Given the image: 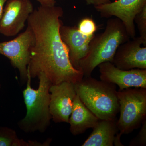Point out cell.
<instances>
[{
  "label": "cell",
  "mask_w": 146,
  "mask_h": 146,
  "mask_svg": "<svg viewBox=\"0 0 146 146\" xmlns=\"http://www.w3.org/2000/svg\"><path fill=\"white\" fill-rule=\"evenodd\" d=\"M63 8L41 5L33 10L28 19L33 32L34 44L30 50L27 74L31 78L44 74L53 84L63 82L75 84L84 77L81 71L74 68L69 59L68 48L60 37V19Z\"/></svg>",
  "instance_id": "6da1fadb"
},
{
  "label": "cell",
  "mask_w": 146,
  "mask_h": 146,
  "mask_svg": "<svg viewBox=\"0 0 146 146\" xmlns=\"http://www.w3.org/2000/svg\"><path fill=\"white\" fill-rule=\"evenodd\" d=\"M130 38L122 22L117 18H110L107 21L104 31L94 35L88 53L79 63L78 70L85 76H91L94 69L101 63H112L118 48Z\"/></svg>",
  "instance_id": "7a4b0ae2"
},
{
  "label": "cell",
  "mask_w": 146,
  "mask_h": 146,
  "mask_svg": "<svg viewBox=\"0 0 146 146\" xmlns=\"http://www.w3.org/2000/svg\"><path fill=\"white\" fill-rule=\"evenodd\" d=\"M37 77L39 80L38 89H33L31 77L27 74V87L23 91L27 113L18 123V125L26 133L45 132L52 119L49 108V89L52 84L43 73Z\"/></svg>",
  "instance_id": "3957f363"
},
{
  "label": "cell",
  "mask_w": 146,
  "mask_h": 146,
  "mask_svg": "<svg viewBox=\"0 0 146 146\" xmlns=\"http://www.w3.org/2000/svg\"><path fill=\"white\" fill-rule=\"evenodd\" d=\"M74 85L82 102L98 119H116L119 111V104L115 84L90 76L83 77Z\"/></svg>",
  "instance_id": "277c9868"
},
{
  "label": "cell",
  "mask_w": 146,
  "mask_h": 146,
  "mask_svg": "<svg viewBox=\"0 0 146 146\" xmlns=\"http://www.w3.org/2000/svg\"><path fill=\"white\" fill-rule=\"evenodd\" d=\"M120 117L117 121L119 131L115 136L114 145L123 146L121 136L127 134L141 126L146 119V89L128 88L117 91Z\"/></svg>",
  "instance_id": "5b68a950"
},
{
  "label": "cell",
  "mask_w": 146,
  "mask_h": 146,
  "mask_svg": "<svg viewBox=\"0 0 146 146\" xmlns=\"http://www.w3.org/2000/svg\"><path fill=\"white\" fill-rule=\"evenodd\" d=\"M33 32L28 25L26 30L15 39L0 42V54L10 60L14 68L18 69L21 80L25 83L27 80V67L30 57V50L34 44Z\"/></svg>",
  "instance_id": "8992f818"
},
{
  "label": "cell",
  "mask_w": 146,
  "mask_h": 146,
  "mask_svg": "<svg viewBox=\"0 0 146 146\" xmlns=\"http://www.w3.org/2000/svg\"><path fill=\"white\" fill-rule=\"evenodd\" d=\"M146 6V0H116L94 6L103 18L115 17L122 22L130 38L136 37L134 19Z\"/></svg>",
  "instance_id": "52a82bcc"
},
{
  "label": "cell",
  "mask_w": 146,
  "mask_h": 146,
  "mask_svg": "<svg viewBox=\"0 0 146 146\" xmlns=\"http://www.w3.org/2000/svg\"><path fill=\"white\" fill-rule=\"evenodd\" d=\"M0 19V33L7 36H15L23 29L33 11L30 0H7Z\"/></svg>",
  "instance_id": "ba28073f"
},
{
  "label": "cell",
  "mask_w": 146,
  "mask_h": 146,
  "mask_svg": "<svg viewBox=\"0 0 146 146\" xmlns=\"http://www.w3.org/2000/svg\"><path fill=\"white\" fill-rule=\"evenodd\" d=\"M50 93V112L55 123L69 122L73 101L76 95L74 84L63 82L52 84Z\"/></svg>",
  "instance_id": "9c48e42d"
},
{
  "label": "cell",
  "mask_w": 146,
  "mask_h": 146,
  "mask_svg": "<svg viewBox=\"0 0 146 146\" xmlns=\"http://www.w3.org/2000/svg\"><path fill=\"white\" fill-rule=\"evenodd\" d=\"M98 67L100 80L117 84L119 91L132 87L146 89V69L125 70L119 69L110 62H104Z\"/></svg>",
  "instance_id": "30bf717a"
},
{
  "label": "cell",
  "mask_w": 146,
  "mask_h": 146,
  "mask_svg": "<svg viewBox=\"0 0 146 146\" xmlns=\"http://www.w3.org/2000/svg\"><path fill=\"white\" fill-rule=\"evenodd\" d=\"M122 70L146 69V46L140 36L128 40L120 45L114 56L113 62Z\"/></svg>",
  "instance_id": "8fae6325"
},
{
  "label": "cell",
  "mask_w": 146,
  "mask_h": 146,
  "mask_svg": "<svg viewBox=\"0 0 146 146\" xmlns=\"http://www.w3.org/2000/svg\"><path fill=\"white\" fill-rule=\"evenodd\" d=\"M59 32L62 41L68 48L71 64L78 70L79 63L88 53L89 44L95 35H85L80 32L77 27L63 25Z\"/></svg>",
  "instance_id": "7c38bea8"
},
{
  "label": "cell",
  "mask_w": 146,
  "mask_h": 146,
  "mask_svg": "<svg viewBox=\"0 0 146 146\" xmlns=\"http://www.w3.org/2000/svg\"><path fill=\"white\" fill-rule=\"evenodd\" d=\"M99 120L85 106L76 94L68 122L72 134L74 136L79 135L89 129L94 128Z\"/></svg>",
  "instance_id": "4fadbf2b"
},
{
  "label": "cell",
  "mask_w": 146,
  "mask_h": 146,
  "mask_svg": "<svg viewBox=\"0 0 146 146\" xmlns=\"http://www.w3.org/2000/svg\"><path fill=\"white\" fill-rule=\"evenodd\" d=\"M118 130L117 119L99 120L82 146H113Z\"/></svg>",
  "instance_id": "5bb4252c"
},
{
  "label": "cell",
  "mask_w": 146,
  "mask_h": 146,
  "mask_svg": "<svg viewBox=\"0 0 146 146\" xmlns=\"http://www.w3.org/2000/svg\"><path fill=\"white\" fill-rule=\"evenodd\" d=\"M21 140L16 131L9 128L0 127V146H20Z\"/></svg>",
  "instance_id": "9a60e30c"
},
{
  "label": "cell",
  "mask_w": 146,
  "mask_h": 146,
  "mask_svg": "<svg viewBox=\"0 0 146 146\" xmlns=\"http://www.w3.org/2000/svg\"><path fill=\"white\" fill-rule=\"evenodd\" d=\"M77 28L80 32L86 35H94L97 30L96 24L90 17H85L82 19Z\"/></svg>",
  "instance_id": "2e32d148"
},
{
  "label": "cell",
  "mask_w": 146,
  "mask_h": 146,
  "mask_svg": "<svg viewBox=\"0 0 146 146\" xmlns=\"http://www.w3.org/2000/svg\"><path fill=\"white\" fill-rule=\"evenodd\" d=\"M137 25L140 37L146 46V6L137 14L134 19V23Z\"/></svg>",
  "instance_id": "e0dca14e"
},
{
  "label": "cell",
  "mask_w": 146,
  "mask_h": 146,
  "mask_svg": "<svg viewBox=\"0 0 146 146\" xmlns=\"http://www.w3.org/2000/svg\"><path fill=\"white\" fill-rule=\"evenodd\" d=\"M130 146H145L146 145V119L142 123L141 130L137 136L129 143Z\"/></svg>",
  "instance_id": "ac0fdd59"
},
{
  "label": "cell",
  "mask_w": 146,
  "mask_h": 146,
  "mask_svg": "<svg viewBox=\"0 0 146 146\" xmlns=\"http://www.w3.org/2000/svg\"><path fill=\"white\" fill-rule=\"evenodd\" d=\"M88 5L97 6L111 2V0H83Z\"/></svg>",
  "instance_id": "d6986e66"
},
{
  "label": "cell",
  "mask_w": 146,
  "mask_h": 146,
  "mask_svg": "<svg viewBox=\"0 0 146 146\" xmlns=\"http://www.w3.org/2000/svg\"><path fill=\"white\" fill-rule=\"evenodd\" d=\"M39 2L41 5L45 7H52L55 5V0H36Z\"/></svg>",
  "instance_id": "ffe728a7"
},
{
  "label": "cell",
  "mask_w": 146,
  "mask_h": 146,
  "mask_svg": "<svg viewBox=\"0 0 146 146\" xmlns=\"http://www.w3.org/2000/svg\"><path fill=\"white\" fill-rule=\"evenodd\" d=\"M7 0H0V19L1 17L4 9V6Z\"/></svg>",
  "instance_id": "44dd1931"
},
{
  "label": "cell",
  "mask_w": 146,
  "mask_h": 146,
  "mask_svg": "<svg viewBox=\"0 0 146 146\" xmlns=\"http://www.w3.org/2000/svg\"><path fill=\"white\" fill-rule=\"evenodd\" d=\"M1 84H0V88H1Z\"/></svg>",
  "instance_id": "7402d4cb"
}]
</instances>
